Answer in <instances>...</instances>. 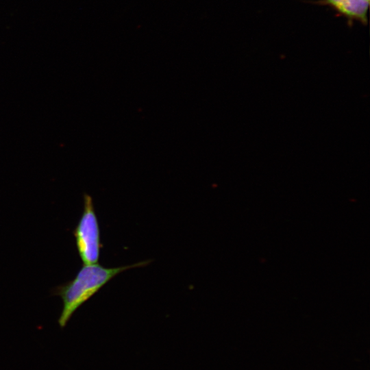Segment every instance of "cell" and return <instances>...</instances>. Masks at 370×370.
<instances>
[{
    "mask_svg": "<svg viewBox=\"0 0 370 370\" xmlns=\"http://www.w3.org/2000/svg\"><path fill=\"white\" fill-rule=\"evenodd\" d=\"M149 262L150 260H146L112 268L98 263L84 264L72 280L52 291L54 295L60 297L62 300L63 306L58 321L60 327L64 328L77 309L118 274L130 269L145 267Z\"/></svg>",
    "mask_w": 370,
    "mask_h": 370,
    "instance_id": "obj_1",
    "label": "cell"
},
{
    "mask_svg": "<svg viewBox=\"0 0 370 370\" xmlns=\"http://www.w3.org/2000/svg\"><path fill=\"white\" fill-rule=\"evenodd\" d=\"M84 209L73 230L75 245L84 264L98 263L102 248L100 228L92 197L84 193Z\"/></svg>",
    "mask_w": 370,
    "mask_h": 370,
    "instance_id": "obj_2",
    "label": "cell"
},
{
    "mask_svg": "<svg viewBox=\"0 0 370 370\" xmlns=\"http://www.w3.org/2000/svg\"><path fill=\"white\" fill-rule=\"evenodd\" d=\"M344 15L365 21L369 7V0H327Z\"/></svg>",
    "mask_w": 370,
    "mask_h": 370,
    "instance_id": "obj_3",
    "label": "cell"
}]
</instances>
